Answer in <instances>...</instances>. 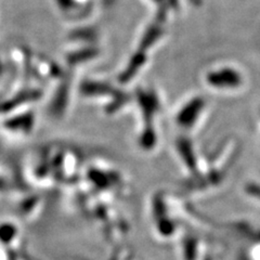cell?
<instances>
[{
  "instance_id": "1",
  "label": "cell",
  "mask_w": 260,
  "mask_h": 260,
  "mask_svg": "<svg viewBox=\"0 0 260 260\" xmlns=\"http://www.w3.org/2000/svg\"><path fill=\"white\" fill-rule=\"evenodd\" d=\"M211 77H214V83L220 86H237L240 84V76L237 73L228 70L225 72H219L211 74Z\"/></svg>"
}]
</instances>
